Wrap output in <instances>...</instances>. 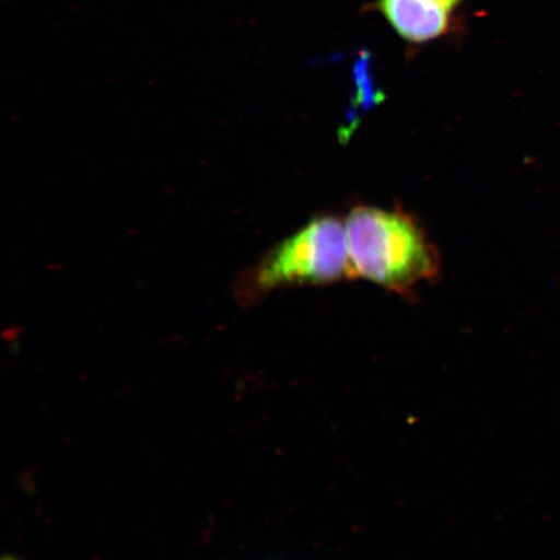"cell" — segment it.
I'll use <instances>...</instances> for the list:
<instances>
[{"label": "cell", "mask_w": 560, "mask_h": 560, "mask_svg": "<svg viewBox=\"0 0 560 560\" xmlns=\"http://www.w3.org/2000/svg\"><path fill=\"white\" fill-rule=\"evenodd\" d=\"M346 231L354 278L406 293L438 276L436 249L408 214L359 207L349 213Z\"/></svg>", "instance_id": "cell-1"}, {"label": "cell", "mask_w": 560, "mask_h": 560, "mask_svg": "<svg viewBox=\"0 0 560 560\" xmlns=\"http://www.w3.org/2000/svg\"><path fill=\"white\" fill-rule=\"evenodd\" d=\"M354 278L346 225L320 217L270 252L255 275L258 290L290 284H325Z\"/></svg>", "instance_id": "cell-2"}, {"label": "cell", "mask_w": 560, "mask_h": 560, "mask_svg": "<svg viewBox=\"0 0 560 560\" xmlns=\"http://www.w3.org/2000/svg\"><path fill=\"white\" fill-rule=\"evenodd\" d=\"M464 0H375L374 10L400 37L424 45L453 31L455 13Z\"/></svg>", "instance_id": "cell-3"}, {"label": "cell", "mask_w": 560, "mask_h": 560, "mask_svg": "<svg viewBox=\"0 0 560 560\" xmlns=\"http://www.w3.org/2000/svg\"><path fill=\"white\" fill-rule=\"evenodd\" d=\"M3 560H18V559H13V558H5Z\"/></svg>", "instance_id": "cell-4"}]
</instances>
